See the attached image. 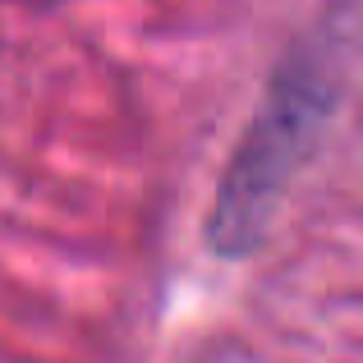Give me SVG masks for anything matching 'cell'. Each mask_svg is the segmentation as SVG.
I'll return each mask as SVG.
<instances>
[{
	"label": "cell",
	"mask_w": 363,
	"mask_h": 363,
	"mask_svg": "<svg viewBox=\"0 0 363 363\" xmlns=\"http://www.w3.org/2000/svg\"><path fill=\"white\" fill-rule=\"evenodd\" d=\"M336 55V37H299L272 69L262 106L235 143V157L216 179L212 212L203 221V244L212 257L240 262L267 240L285 189L331 120L340 92Z\"/></svg>",
	"instance_id": "6da1fadb"
}]
</instances>
